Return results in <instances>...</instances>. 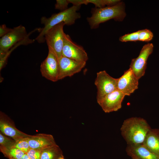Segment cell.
<instances>
[{
  "label": "cell",
  "instance_id": "obj_2",
  "mask_svg": "<svg viewBox=\"0 0 159 159\" xmlns=\"http://www.w3.org/2000/svg\"><path fill=\"white\" fill-rule=\"evenodd\" d=\"M81 6L73 5L67 9L58 13L54 14L49 18L43 16L41 21L44 27L42 28L40 33L35 40L39 43L45 41L44 35L46 32L54 26L62 22L67 25L73 24L76 20L81 17L80 13L77 12Z\"/></svg>",
  "mask_w": 159,
  "mask_h": 159
},
{
  "label": "cell",
  "instance_id": "obj_7",
  "mask_svg": "<svg viewBox=\"0 0 159 159\" xmlns=\"http://www.w3.org/2000/svg\"><path fill=\"white\" fill-rule=\"evenodd\" d=\"M40 71L42 76L52 82L59 80V59L53 51L48 48V55L41 63Z\"/></svg>",
  "mask_w": 159,
  "mask_h": 159
},
{
  "label": "cell",
  "instance_id": "obj_18",
  "mask_svg": "<svg viewBox=\"0 0 159 159\" xmlns=\"http://www.w3.org/2000/svg\"><path fill=\"white\" fill-rule=\"evenodd\" d=\"M0 149L4 155L9 159H20L25 153L13 147L7 148L0 147Z\"/></svg>",
  "mask_w": 159,
  "mask_h": 159
},
{
  "label": "cell",
  "instance_id": "obj_28",
  "mask_svg": "<svg viewBox=\"0 0 159 159\" xmlns=\"http://www.w3.org/2000/svg\"><path fill=\"white\" fill-rule=\"evenodd\" d=\"M20 159H30L26 153H25Z\"/></svg>",
  "mask_w": 159,
  "mask_h": 159
},
{
  "label": "cell",
  "instance_id": "obj_20",
  "mask_svg": "<svg viewBox=\"0 0 159 159\" xmlns=\"http://www.w3.org/2000/svg\"><path fill=\"white\" fill-rule=\"evenodd\" d=\"M88 4L91 3L93 4L96 7L101 8L105 7V6H111L116 3L115 0H87Z\"/></svg>",
  "mask_w": 159,
  "mask_h": 159
},
{
  "label": "cell",
  "instance_id": "obj_27",
  "mask_svg": "<svg viewBox=\"0 0 159 159\" xmlns=\"http://www.w3.org/2000/svg\"><path fill=\"white\" fill-rule=\"evenodd\" d=\"M68 1L69 3L74 6H81L82 4L87 5L88 4L87 0H68Z\"/></svg>",
  "mask_w": 159,
  "mask_h": 159
},
{
  "label": "cell",
  "instance_id": "obj_1",
  "mask_svg": "<svg viewBox=\"0 0 159 159\" xmlns=\"http://www.w3.org/2000/svg\"><path fill=\"white\" fill-rule=\"evenodd\" d=\"M151 128L144 119L132 117L124 120L120 131L127 145H136L143 143Z\"/></svg>",
  "mask_w": 159,
  "mask_h": 159
},
{
  "label": "cell",
  "instance_id": "obj_8",
  "mask_svg": "<svg viewBox=\"0 0 159 159\" xmlns=\"http://www.w3.org/2000/svg\"><path fill=\"white\" fill-rule=\"evenodd\" d=\"M62 56L78 61L86 62L88 59L84 48L74 42L69 36L65 34L62 50Z\"/></svg>",
  "mask_w": 159,
  "mask_h": 159
},
{
  "label": "cell",
  "instance_id": "obj_29",
  "mask_svg": "<svg viewBox=\"0 0 159 159\" xmlns=\"http://www.w3.org/2000/svg\"><path fill=\"white\" fill-rule=\"evenodd\" d=\"M58 159H65L63 157H62L59 158Z\"/></svg>",
  "mask_w": 159,
  "mask_h": 159
},
{
  "label": "cell",
  "instance_id": "obj_30",
  "mask_svg": "<svg viewBox=\"0 0 159 159\" xmlns=\"http://www.w3.org/2000/svg\"><path fill=\"white\" fill-rule=\"evenodd\" d=\"M132 159H134L132 158Z\"/></svg>",
  "mask_w": 159,
  "mask_h": 159
},
{
  "label": "cell",
  "instance_id": "obj_9",
  "mask_svg": "<svg viewBox=\"0 0 159 159\" xmlns=\"http://www.w3.org/2000/svg\"><path fill=\"white\" fill-rule=\"evenodd\" d=\"M153 47L152 43L145 44L143 46L138 57L131 60L129 68L138 80L145 74L147 60L153 51Z\"/></svg>",
  "mask_w": 159,
  "mask_h": 159
},
{
  "label": "cell",
  "instance_id": "obj_6",
  "mask_svg": "<svg viewBox=\"0 0 159 159\" xmlns=\"http://www.w3.org/2000/svg\"><path fill=\"white\" fill-rule=\"evenodd\" d=\"M118 78L110 76L105 70L97 73L95 84L97 89V100L117 90Z\"/></svg>",
  "mask_w": 159,
  "mask_h": 159
},
{
  "label": "cell",
  "instance_id": "obj_11",
  "mask_svg": "<svg viewBox=\"0 0 159 159\" xmlns=\"http://www.w3.org/2000/svg\"><path fill=\"white\" fill-rule=\"evenodd\" d=\"M59 80L71 77L80 72L85 67L86 62L77 61L62 56L59 59Z\"/></svg>",
  "mask_w": 159,
  "mask_h": 159
},
{
  "label": "cell",
  "instance_id": "obj_19",
  "mask_svg": "<svg viewBox=\"0 0 159 159\" xmlns=\"http://www.w3.org/2000/svg\"><path fill=\"white\" fill-rule=\"evenodd\" d=\"M28 137L22 138L15 141L12 147L18 148L25 153H27L31 149L28 141Z\"/></svg>",
  "mask_w": 159,
  "mask_h": 159
},
{
  "label": "cell",
  "instance_id": "obj_12",
  "mask_svg": "<svg viewBox=\"0 0 159 159\" xmlns=\"http://www.w3.org/2000/svg\"><path fill=\"white\" fill-rule=\"evenodd\" d=\"M139 80L129 68L118 78L117 89L125 96H130L138 89Z\"/></svg>",
  "mask_w": 159,
  "mask_h": 159
},
{
  "label": "cell",
  "instance_id": "obj_23",
  "mask_svg": "<svg viewBox=\"0 0 159 159\" xmlns=\"http://www.w3.org/2000/svg\"><path fill=\"white\" fill-rule=\"evenodd\" d=\"M15 141L14 140L8 138L0 133V147L6 148H10L13 146Z\"/></svg>",
  "mask_w": 159,
  "mask_h": 159
},
{
  "label": "cell",
  "instance_id": "obj_16",
  "mask_svg": "<svg viewBox=\"0 0 159 159\" xmlns=\"http://www.w3.org/2000/svg\"><path fill=\"white\" fill-rule=\"evenodd\" d=\"M143 144L159 157V129L151 128Z\"/></svg>",
  "mask_w": 159,
  "mask_h": 159
},
{
  "label": "cell",
  "instance_id": "obj_25",
  "mask_svg": "<svg viewBox=\"0 0 159 159\" xmlns=\"http://www.w3.org/2000/svg\"><path fill=\"white\" fill-rule=\"evenodd\" d=\"M42 150L31 148L26 153L30 159H41Z\"/></svg>",
  "mask_w": 159,
  "mask_h": 159
},
{
  "label": "cell",
  "instance_id": "obj_26",
  "mask_svg": "<svg viewBox=\"0 0 159 159\" xmlns=\"http://www.w3.org/2000/svg\"><path fill=\"white\" fill-rule=\"evenodd\" d=\"M12 29L6 27V25L3 24L0 26V37H2L11 31Z\"/></svg>",
  "mask_w": 159,
  "mask_h": 159
},
{
  "label": "cell",
  "instance_id": "obj_5",
  "mask_svg": "<svg viewBox=\"0 0 159 159\" xmlns=\"http://www.w3.org/2000/svg\"><path fill=\"white\" fill-rule=\"evenodd\" d=\"M25 28L22 25L14 27L0 39V58L16 44L24 39L28 35Z\"/></svg>",
  "mask_w": 159,
  "mask_h": 159
},
{
  "label": "cell",
  "instance_id": "obj_14",
  "mask_svg": "<svg viewBox=\"0 0 159 159\" xmlns=\"http://www.w3.org/2000/svg\"><path fill=\"white\" fill-rule=\"evenodd\" d=\"M126 151L128 155L134 159H159L143 144L127 145Z\"/></svg>",
  "mask_w": 159,
  "mask_h": 159
},
{
  "label": "cell",
  "instance_id": "obj_22",
  "mask_svg": "<svg viewBox=\"0 0 159 159\" xmlns=\"http://www.w3.org/2000/svg\"><path fill=\"white\" fill-rule=\"evenodd\" d=\"M138 35L139 31H138L131 33L125 34L120 37L119 39L122 42H135L139 41Z\"/></svg>",
  "mask_w": 159,
  "mask_h": 159
},
{
  "label": "cell",
  "instance_id": "obj_17",
  "mask_svg": "<svg viewBox=\"0 0 159 159\" xmlns=\"http://www.w3.org/2000/svg\"><path fill=\"white\" fill-rule=\"evenodd\" d=\"M62 157H63L62 152L57 145L43 150L41 159H58Z\"/></svg>",
  "mask_w": 159,
  "mask_h": 159
},
{
  "label": "cell",
  "instance_id": "obj_13",
  "mask_svg": "<svg viewBox=\"0 0 159 159\" xmlns=\"http://www.w3.org/2000/svg\"><path fill=\"white\" fill-rule=\"evenodd\" d=\"M31 148L43 150L57 145L51 135L39 134L28 137Z\"/></svg>",
  "mask_w": 159,
  "mask_h": 159
},
{
  "label": "cell",
  "instance_id": "obj_24",
  "mask_svg": "<svg viewBox=\"0 0 159 159\" xmlns=\"http://www.w3.org/2000/svg\"><path fill=\"white\" fill-rule=\"evenodd\" d=\"M69 3L68 0H57L55 9L61 11H64L68 8V6Z\"/></svg>",
  "mask_w": 159,
  "mask_h": 159
},
{
  "label": "cell",
  "instance_id": "obj_15",
  "mask_svg": "<svg viewBox=\"0 0 159 159\" xmlns=\"http://www.w3.org/2000/svg\"><path fill=\"white\" fill-rule=\"evenodd\" d=\"M0 130L3 134L11 138L15 141L30 135L17 129L2 114H1L0 117Z\"/></svg>",
  "mask_w": 159,
  "mask_h": 159
},
{
  "label": "cell",
  "instance_id": "obj_10",
  "mask_svg": "<svg viewBox=\"0 0 159 159\" xmlns=\"http://www.w3.org/2000/svg\"><path fill=\"white\" fill-rule=\"evenodd\" d=\"M125 95L117 89L106 95L97 102L105 113L116 111L120 109Z\"/></svg>",
  "mask_w": 159,
  "mask_h": 159
},
{
  "label": "cell",
  "instance_id": "obj_4",
  "mask_svg": "<svg viewBox=\"0 0 159 159\" xmlns=\"http://www.w3.org/2000/svg\"><path fill=\"white\" fill-rule=\"evenodd\" d=\"M65 23H60L47 31L44 35L48 48H51L59 59L62 56L64 35L63 27Z\"/></svg>",
  "mask_w": 159,
  "mask_h": 159
},
{
  "label": "cell",
  "instance_id": "obj_21",
  "mask_svg": "<svg viewBox=\"0 0 159 159\" xmlns=\"http://www.w3.org/2000/svg\"><path fill=\"white\" fill-rule=\"evenodd\" d=\"M138 31L139 41L147 42L153 39V34L150 30L145 29Z\"/></svg>",
  "mask_w": 159,
  "mask_h": 159
},
{
  "label": "cell",
  "instance_id": "obj_3",
  "mask_svg": "<svg viewBox=\"0 0 159 159\" xmlns=\"http://www.w3.org/2000/svg\"><path fill=\"white\" fill-rule=\"evenodd\" d=\"M125 9L124 4L122 1L112 6L92 8L91 16L87 17V19L90 28L96 29L98 27L100 24L110 19L122 21L126 16Z\"/></svg>",
  "mask_w": 159,
  "mask_h": 159
}]
</instances>
